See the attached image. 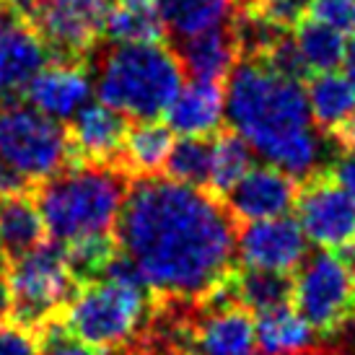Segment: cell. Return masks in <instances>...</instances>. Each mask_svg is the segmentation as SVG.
Wrapping results in <instances>:
<instances>
[{
    "mask_svg": "<svg viewBox=\"0 0 355 355\" xmlns=\"http://www.w3.org/2000/svg\"><path fill=\"white\" fill-rule=\"evenodd\" d=\"M324 177H329L335 184L355 195V153H343L337 161H332V166L327 168Z\"/></svg>",
    "mask_w": 355,
    "mask_h": 355,
    "instance_id": "836d02e7",
    "label": "cell"
},
{
    "mask_svg": "<svg viewBox=\"0 0 355 355\" xmlns=\"http://www.w3.org/2000/svg\"><path fill=\"white\" fill-rule=\"evenodd\" d=\"M257 345L262 355H311L316 347L314 327L306 322L296 306H277L259 314Z\"/></svg>",
    "mask_w": 355,
    "mask_h": 355,
    "instance_id": "d6986e66",
    "label": "cell"
},
{
    "mask_svg": "<svg viewBox=\"0 0 355 355\" xmlns=\"http://www.w3.org/2000/svg\"><path fill=\"white\" fill-rule=\"evenodd\" d=\"M177 52L161 42L109 44L96 62V94L101 104L135 122L161 117L182 89Z\"/></svg>",
    "mask_w": 355,
    "mask_h": 355,
    "instance_id": "277c9868",
    "label": "cell"
},
{
    "mask_svg": "<svg viewBox=\"0 0 355 355\" xmlns=\"http://www.w3.org/2000/svg\"><path fill=\"white\" fill-rule=\"evenodd\" d=\"M34 195V192H31ZM31 195L0 200V249L8 262H16L31 249L44 244L47 228Z\"/></svg>",
    "mask_w": 355,
    "mask_h": 355,
    "instance_id": "ffe728a7",
    "label": "cell"
},
{
    "mask_svg": "<svg viewBox=\"0 0 355 355\" xmlns=\"http://www.w3.org/2000/svg\"><path fill=\"white\" fill-rule=\"evenodd\" d=\"M189 345L195 347V355H249L257 345V324L239 304L210 306L192 327Z\"/></svg>",
    "mask_w": 355,
    "mask_h": 355,
    "instance_id": "9a60e30c",
    "label": "cell"
},
{
    "mask_svg": "<svg viewBox=\"0 0 355 355\" xmlns=\"http://www.w3.org/2000/svg\"><path fill=\"white\" fill-rule=\"evenodd\" d=\"M37 355H109L107 350L86 345L83 340L70 335L62 319H52L37 332Z\"/></svg>",
    "mask_w": 355,
    "mask_h": 355,
    "instance_id": "f1b7e54d",
    "label": "cell"
},
{
    "mask_svg": "<svg viewBox=\"0 0 355 355\" xmlns=\"http://www.w3.org/2000/svg\"><path fill=\"white\" fill-rule=\"evenodd\" d=\"M309 0H254V19L272 29H291L306 16Z\"/></svg>",
    "mask_w": 355,
    "mask_h": 355,
    "instance_id": "f546056e",
    "label": "cell"
},
{
    "mask_svg": "<svg viewBox=\"0 0 355 355\" xmlns=\"http://www.w3.org/2000/svg\"><path fill=\"white\" fill-rule=\"evenodd\" d=\"M164 114L171 132H179L182 138H205L210 132H216L223 122L226 94L220 89V83L192 80L184 89H179Z\"/></svg>",
    "mask_w": 355,
    "mask_h": 355,
    "instance_id": "2e32d148",
    "label": "cell"
},
{
    "mask_svg": "<svg viewBox=\"0 0 355 355\" xmlns=\"http://www.w3.org/2000/svg\"><path fill=\"white\" fill-rule=\"evenodd\" d=\"M343 65H345V78L350 80V83H353V89H355V37L345 44Z\"/></svg>",
    "mask_w": 355,
    "mask_h": 355,
    "instance_id": "d590c367",
    "label": "cell"
},
{
    "mask_svg": "<svg viewBox=\"0 0 355 355\" xmlns=\"http://www.w3.org/2000/svg\"><path fill=\"white\" fill-rule=\"evenodd\" d=\"M171 146H174V132L166 128V122L156 119L135 122V128L128 130V138L122 146L119 168L128 177H153L166 166Z\"/></svg>",
    "mask_w": 355,
    "mask_h": 355,
    "instance_id": "44dd1931",
    "label": "cell"
},
{
    "mask_svg": "<svg viewBox=\"0 0 355 355\" xmlns=\"http://www.w3.org/2000/svg\"><path fill=\"white\" fill-rule=\"evenodd\" d=\"M19 19L50 52V62L89 65L99 37H104L112 0H8Z\"/></svg>",
    "mask_w": 355,
    "mask_h": 355,
    "instance_id": "ba28073f",
    "label": "cell"
},
{
    "mask_svg": "<svg viewBox=\"0 0 355 355\" xmlns=\"http://www.w3.org/2000/svg\"><path fill=\"white\" fill-rule=\"evenodd\" d=\"M309 13L311 19L332 26L340 34L355 37V0H311Z\"/></svg>",
    "mask_w": 355,
    "mask_h": 355,
    "instance_id": "4dcf8cb0",
    "label": "cell"
},
{
    "mask_svg": "<svg viewBox=\"0 0 355 355\" xmlns=\"http://www.w3.org/2000/svg\"><path fill=\"white\" fill-rule=\"evenodd\" d=\"M6 319H8V291H6V280H0V329Z\"/></svg>",
    "mask_w": 355,
    "mask_h": 355,
    "instance_id": "8d00e7d4",
    "label": "cell"
},
{
    "mask_svg": "<svg viewBox=\"0 0 355 355\" xmlns=\"http://www.w3.org/2000/svg\"><path fill=\"white\" fill-rule=\"evenodd\" d=\"M228 213L239 220H270V218L288 216V210L296 205L298 184L277 166H257L226 195Z\"/></svg>",
    "mask_w": 355,
    "mask_h": 355,
    "instance_id": "7c38bea8",
    "label": "cell"
},
{
    "mask_svg": "<svg viewBox=\"0 0 355 355\" xmlns=\"http://www.w3.org/2000/svg\"><path fill=\"white\" fill-rule=\"evenodd\" d=\"M37 187V182L24 177L21 171L0 161V200L3 198H16V195H31Z\"/></svg>",
    "mask_w": 355,
    "mask_h": 355,
    "instance_id": "d6a6232c",
    "label": "cell"
},
{
    "mask_svg": "<svg viewBox=\"0 0 355 355\" xmlns=\"http://www.w3.org/2000/svg\"><path fill=\"white\" fill-rule=\"evenodd\" d=\"M293 301L319 335H335L355 311V275L337 252L322 249L298 267Z\"/></svg>",
    "mask_w": 355,
    "mask_h": 355,
    "instance_id": "9c48e42d",
    "label": "cell"
},
{
    "mask_svg": "<svg viewBox=\"0 0 355 355\" xmlns=\"http://www.w3.org/2000/svg\"><path fill=\"white\" fill-rule=\"evenodd\" d=\"M148 291L117 280H91L78 286L65 311L60 314L70 335L86 345L117 353L128 350L148 324Z\"/></svg>",
    "mask_w": 355,
    "mask_h": 355,
    "instance_id": "5b68a950",
    "label": "cell"
},
{
    "mask_svg": "<svg viewBox=\"0 0 355 355\" xmlns=\"http://www.w3.org/2000/svg\"><path fill=\"white\" fill-rule=\"evenodd\" d=\"M239 52H241V40L236 31L216 26V29L182 40L177 58L182 70H187L195 80L218 83L236 68Z\"/></svg>",
    "mask_w": 355,
    "mask_h": 355,
    "instance_id": "ac0fdd59",
    "label": "cell"
},
{
    "mask_svg": "<svg viewBox=\"0 0 355 355\" xmlns=\"http://www.w3.org/2000/svg\"><path fill=\"white\" fill-rule=\"evenodd\" d=\"M114 228L119 252L168 301H205L234 272V216L200 187L135 177Z\"/></svg>",
    "mask_w": 355,
    "mask_h": 355,
    "instance_id": "6da1fadb",
    "label": "cell"
},
{
    "mask_svg": "<svg viewBox=\"0 0 355 355\" xmlns=\"http://www.w3.org/2000/svg\"><path fill=\"white\" fill-rule=\"evenodd\" d=\"M228 291L241 309L254 311V314H265L270 309L286 306L293 298V280L283 272L244 267L241 272H231Z\"/></svg>",
    "mask_w": 355,
    "mask_h": 355,
    "instance_id": "603a6c76",
    "label": "cell"
},
{
    "mask_svg": "<svg viewBox=\"0 0 355 355\" xmlns=\"http://www.w3.org/2000/svg\"><path fill=\"white\" fill-rule=\"evenodd\" d=\"M254 168V156L249 143L239 132H220L210 143V177H207V192L216 198H226L241 179Z\"/></svg>",
    "mask_w": 355,
    "mask_h": 355,
    "instance_id": "484cf974",
    "label": "cell"
},
{
    "mask_svg": "<svg viewBox=\"0 0 355 355\" xmlns=\"http://www.w3.org/2000/svg\"><path fill=\"white\" fill-rule=\"evenodd\" d=\"M335 140L345 153H355V114L335 130Z\"/></svg>",
    "mask_w": 355,
    "mask_h": 355,
    "instance_id": "e575fe53",
    "label": "cell"
},
{
    "mask_svg": "<svg viewBox=\"0 0 355 355\" xmlns=\"http://www.w3.org/2000/svg\"><path fill=\"white\" fill-rule=\"evenodd\" d=\"M296 37V52L301 62H304L306 73H332L337 65H343V55H345V34H340L337 29L327 26L316 19H301L293 26Z\"/></svg>",
    "mask_w": 355,
    "mask_h": 355,
    "instance_id": "d4e9b609",
    "label": "cell"
},
{
    "mask_svg": "<svg viewBox=\"0 0 355 355\" xmlns=\"http://www.w3.org/2000/svg\"><path fill=\"white\" fill-rule=\"evenodd\" d=\"M226 114L234 132L270 166L298 179L311 177L322 164L324 146L314 130L306 89L265 58H247L231 70Z\"/></svg>",
    "mask_w": 355,
    "mask_h": 355,
    "instance_id": "7a4b0ae2",
    "label": "cell"
},
{
    "mask_svg": "<svg viewBox=\"0 0 355 355\" xmlns=\"http://www.w3.org/2000/svg\"><path fill=\"white\" fill-rule=\"evenodd\" d=\"M164 31L156 0H112L104 21V37L112 44L161 42Z\"/></svg>",
    "mask_w": 355,
    "mask_h": 355,
    "instance_id": "7402d4cb",
    "label": "cell"
},
{
    "mask_svg": "<svg viewBox=\"0 0 355 355\" xmlns=\"http://www.w3.org/2000/svg\"><path fill=\"white\" fill-rule=\"evenodd\" d=\"M128 117L107 104H86L73 114L68 128L76 161L107 164L119 168L122 146L128 138Z\"/></svg>",
    "mask_w": 355,
    "mask_h": 355,
    "instance_id": "4fadbf2b",
    "label": "cell"
},
{
    "mask_svg": "<svg viewBox=\"0 0 355 355\" xmlns=\"http://www.w3.org/2000/svg\"><path fill=\"white\" fill-rule=\"evenodd\" d=\"M249 355H257V353H249Z\"/></svg>",
    "mask_w": 355,
    "mask_h": 355,
    "instance_id": "f35d334b",
    "label": "cell"
},
{
    "mask_svg": "<svg viewBox=\"0 0 355 355\" xmlns=\"http://www.w3.org/2000/svg\"><path fill=\"white\" fill-rule=\"evenodd\" d=\"M306 234L301 223L288 216L247 223L236 241V254L249 270H267L291 275L306 259Z\"/></svg>",
    "mask_w": 355,
    "mask_h": 355,
    "instance_id": "8fae6325",
    "label": "cell"
},
{
    "mask_svg": "<svg viewBox=\"0 0 355 355\" xmlns=\"http://www.w3.org/2000/svg\"><path fill=\"white\" fill-rule=\"evenodd\" d=\"M50 62V52L26 24L0 34V99L24 96L31 78Z\"/></svg>",
    "mask_w": 355,
    "mask_h": 355,
    "instance_id": "e0dca14e",
    "label": "cell"
},
{
    "mask_svg": "<svg viewBox=\"0 0 355 355\" xmlns=\"http://www.w3.org/2000/svg\"><path fill=\"white\" fill-rule=\"evenodd\" d=\"M128 179L122 168L89 161H73L55 177L42 179L34 202L52 241L68 247L83 239L112 236L128 198Z\"/></svg>",
    "mask_w": 355,
    "mask_h": 355,
    "instance_id": "3957f363",
    "label": "cell"
},
{
    "mask_svg": "<svg viewBox=\"0 0 355 355\" xmlns=\"http://www.w3.org/2000/svg\"><path fill=\"white\" fill-rule=\"evenodd\" d=\"M306 99L311 109V119L322 130L335 132L345 119L355 114V89L345 76L332 73H319L311 78L306 89Z\"/></svg>",
    "mask_w": 355,
    "mask_h": 355,
    "instance_id": "cb8c5ba5",
    "label": "cell"
},
{
    "mask_svg": "<svg viewBox=\"0 0 355 355\" xmlns=\"http://www.w3.org/2000/svg\"><path fill=\"white\" fill-rule=\"evenodd\" d=\"M164 168L168 179L205 189L210 177V143L205 138H182L171 146Z\"/></svg>",
    "mask_w": 355,
    "mask_h": 355,
    "instance_id": "83f0119b",
    "label": "cell"
},
{
    "mask_svg": "<svg viewBox=\"0 0 355 355\" xmlns=\"http://www.w3.org/2000/svg\"><path fill=\"white\" fill-rule=\"evenodd\" d=\"M6 291L10 324L37 335L47 322L65 311L78 291V280L68 267L65 247L58 241H44L29 254L10 262Z\"/></svg>",
    "mask_w": 355,
    "mask_h": 355,
    "instance_id": "8992f818",
    "label": "cell"
},
{
    "mask_svg": "<svg viewBox=\"0 0 355 355\" xmlns=\"http://www.w3.org/2000/svg\"><path fill=\"white\" fill-rule=\"evenodd\" d=\"M0 280H6V254L0 249Z\"/></svg>",
    "mask_w": 355,
    "mask_h": 355,
    "instance_id": "74e56055",
    "label": "cell"
},
{
    "mask_svg": "<svg viewBox=\"0 0 355 355\" xmlns=\"http://www.w3.org/2000/svg\"><path fill=\"white\" fill-rule=\"evenodd\" d=\"M156 3L164 26L182 40L223 26L234 8V0H156Z\"/></svg>",
    "mask_w": 355,
    "mask_h": 355,
    "instance_id": "4316f807",
    "label": "cell"
},
{
    "mask_svg": "<svg viewBox=\"0 0 355 355\" xmlns=\"http://www.w3.org/2000/svg\"><path fill=\"white\" fill-rule=\"evenodd\" d=\"M298 223L309 241L322 249L355 244V195L329 177L311 179L296 200Z\"/></svg>",
    "mask_w": 355,
    "mask_h": 355,
    "instance_id": "30bf717a",
    "label": "cell"
},
{
    "mask_svg": "<svg viewBox=\"0 0 355 355\" xmlns=\"http://www.w3.org/2000/svg\"><path fill=\"white\" fill-rule=\"evenodd\" d=\"M24 96L52 119H70L89 104L91 73L83 62H47L31 78Z\"/></svg>",
    "mask_w": 355,
    "mask_h": 355,
    "instance_id": "5bb4252c",
    "label": "cell"
},
{
    "mask_svg": "<svg viewBox=\"0 0 355 355\" xmlns=\"http://www.w3.org/2000/svg\"><path fill=\"white\" fill-rule=\"evenodd\" d=\"M0 161L40 184L76 161L68 128L19 99H0Z\"/></svg>",
    "mask_w": 355,
    "mask_h": 355,
    "instance_id": "52a82bcc",
    "label": "cell"
},
{
    "mask_svg": "<svg viewBox=\"0 0 355 355\" xmlns=\"http://www.w3.org/2000/svg\"><path fill=\"white\" fill-rule=\"evenodd\" d=\"M0 355H37V335L16 324L3 327L0 329Z\"/></svg>",
    "mask_w": 355,
    "mask_h": 355,
    "instance_id": "1f68e13d",
    "label": "cell"
}]
</instances>
